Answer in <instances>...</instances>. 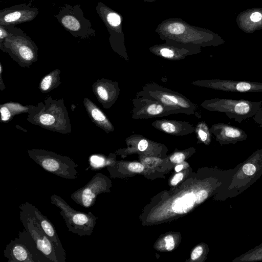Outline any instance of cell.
Returning <instances> with one entry per match:
<instances>
[{
  "instance_id": "4316f807",
  "label": "cell",
  "mask_w": 262,
  "mask_h": 262,
  "mask_svg": "<svg viewBox=\"0 0 262 262\" xmlns=\"http://www.w3.org/2000/svg\"><path fill=\"white\" fill-rule=\"evenodd\" d=\"M1 120L3 122L8 121L13 116L9 107L6 104L1 106Z\"/></svg>"
},
{
  "instance_id": "277c9868",
  "label": "cell",
  "mask_w": 262,
  "mask_h": 262,
  "mask_svg": "<svg viewBox=\"0 0 262 262\" xmlns=\"http://www.w3.org/2000/svg\"><path fill=\"white\" fill-rule=\"evenodd\" d=\"M201 106L212 112L225 113L230 119L240 123L254 117L262 109V101H252L244 99L213 98L205 100Z\"/></svg>"
},
{
  "instance_id": "e0dca14e",
  "label": "cell",
  "mask_w": 262,
  "mask_h": 262,
  "mask_svg": "<svg viewBox=\"0 0 262 262\" xmlns=\"http://www.w3.org/2000/svg\"><path fill=\"white\" fill-rule=\"evenodd\" d=\"M151 125L159 130L176 136L186 135L195 131V128L192 125L185 121L157 120Z\"/></svg>"
},
{
  "instance_id": "8d00e7d4",
  "label": "cell",
  "mask_w": 262,
  "mask_h": 262,
  "mask_svg": "<svg viewBox=\"0 0 262 262\" xmlns=\"http://www.w3.org/2000/svg\"><path fill=\"white\" fill-rule=\"evenodd\" d=\"M262 18V15L258 12L253 13L250 16V19L254 22H257Z\"/></svg>"
},
{
  "instance_id": "44dd1931",
  "label": "cell",
  "mask_w": 262,
  "mask_h": 262,
  "mask_svg": "<svg viewBox=\"0 0 262 262\" xmlns=\"http://www.w3.org/2000/svg\"><path fill=\"white\" fill-rule=\"evenodd\" d=\"M262 261V243L235 258L232 262H256Z\"/></svg>"
},
{
  "instance_id": "d6a6232c",
  "label": "cell",
  "mask_w": 262,
  "mask_h": 262,
  "mask_svg": "<svg viewBox=\"0 0 262 262\" xmlns=\"http://www.w3.org/2000/svg\"><path fill=\"white\" fill-rule=\"evenodd\" d=\"M160 53L162 56L168 59L172 58L174 56V52L168 48H162Z\"/></svg>"
},
{
  "instance_id": "52a82bcc",
  "label": "cell",
  "mask_w": 262,
  "mask_h": 262,
  "mask_svg": "<svg viewBox=\"0 0 262 262\" xmlns=\"http://www.w3.org/2000/svg\"><path fill=\"white\" fill-rule=\"evenodd\" d=\"M50 199L51 204L60 209L59 213L69 231L81 237L92 234L98 219L92 212L85 213L77 211L56 194L51 195Z\"/></svg>"
},
{
  "instance_id": "ac0fdd59",
  "label": "cell",
  "mask_w": 262,
  "mask_h": 262,
  "mask_svg": "<svg viewBox=\"0 0 262 262\" xmlns=\"http://www.w3.org/2000/svg\"><path fill=\"white\" fill-rule=\"evenodd\" d=\"M84 105L92 121L107 133L114 131V128L107 116L93 102L84 98Z\"/></svg>"
},
{
  "instance_id": "8fae6325",
  "label": "cell",
  "mask_w": 262,
  "mask_h": 262,
  "mask_svg": "<svg viewBox=\"0 0 262 262\" xmlns=\"http://www.w3.org/2000/svg\"><path fill=\"white\" fill-rule=\"evenodd\" d=\"M4 46L19 63H31L36 60V51L32 42L23 37L8 36L5 39Z\"/></svg>"
},
{
  "instance_id": "3957f363",
  "label": "cell",
  "mask_w": 262,
  "mask_h": 262,
  "mask_svg": "<svg viewBox=\"0 0 262 262\" xmlns=\"http://www.w3.org/2000/svg\"><path fill=\"white\" fill-rule=\"evenodd\" d=\"M30 111L29 121L48 129L65 133L71 129L66 108L61 101L48 100Z\"/></svg>"
},
{
  "instance_id": "cb8c5ba5",
  "label": "cell",
  "mask_w": 262,
  "mask_h": 262,
  "mask_svg": "<svg viewBox=\"0 0 262 262\" xmlns=\"http://www.w3.org/2000/svg\"><path fill=\"white\" fill-rule=\"evenodd\" d=\"M198 138L201 141L206 144L211 141V132L207 124L204 121L198 124L195 128Z\"/></svg>"
},
{
  "instance_id": "1f68e13d",
  "label": "cell",
  "mask_w": 262,
  "mask_h": 262,
  "mask_svg": "<svg viewBox=\"0 0 262 262\" xmlns=\"http://www.w3.org/2000/svg\"><path fill=\"white\" fill-rule=\"evenodd\" d=\"M203 249L202 247L198 246L192 251L191 254V258L192 260H196L200 257L203 253Z\"/></svg>"
},
{
  "instance_id": "ba28073f",
  "label": "cell",
  "mask_w": 262,
  "mask_h": 262,
  "mask_svg": "<svg viewBox=\"0 0 262 262\" xmlns=\"http://www.w3.org/2000/svg\"><path fill=\"white\" fill-rule=\"evenodd\" d=\"M108 184L106 177L97 173L86 185L73 192L71 198L83 207H91L94 205L99 194L107 191Z\"/></svg>"
},
{
  "instance_id": "603a6c76",
  "label": "cell",
  "mask_w": 262,
  "mask_h": 262,
  "mask_svg": "<svg viewBox=\"0 0 262 262\" xmlns=\"http://www.w3.org/2000/svg\"><path fill=\"white\" fill-rule=\"evenodd\" d=\"M62 25L71 32H78L81 29V24L79 20L74 16L71 14L63 15L61 19Z\"/></svg>"
},
{
  "instance_id": "7a4b0ae2",
  "label": "cell",
  "mask_w": 262,
  "mask_h": 262,
  "mask_svg": "<svg viewBox=\"0 0 262 262\" xmlns=\"http://www.w3.org/2000/svg\"><path fill=\"white\" fill-rule=\"evenodd\" d=\"M262 175V149H257L233 169L227 180L226 196L231 198L242 193Z\"/></svg>"
},
{
  "instance_id": "2e32d148",
  "label": "cell",
  "mask_w": 262,
  "mask_h": 262,
  "mask_svg": "<svg viewBox=\"0 0 262 262\" xmlns=\"http://www.w3.org/2000/svg\"><path fill=\"white\" fill-rule=\"evenodd\" d=\"M4 253L8 262H36L30 250L19 237L10 241Z\"/></svg>"
},
{
  "instance_id": "9a60e30c",
  "label": "cell",
  "mask_w": 262,
  "mask_h": 262,
  "mask_svg": "<svg viewBox=\"0 0 262 262\" xmlns=\"http://www.w3.org/2000/svg\"><path fill=\"white\" fill-rule=\"evenodd\" d=\"M37 14L36 9L25 6L4 9L0 12V24L2 26L15 25L31 21Z\"/></svg>"
},
{
  "instance_id": "f1b7e54d",
  "label": "cell",
  "mask_w": 262,
  "mask_h": 262,
  "mask_svg": "<svg viewBox=\"0 0 262 262\" xmlns=\"http://www.w3.org/2000/svg\"><path fill=\"white\" fill-rule=\"evenodd\" d=\"M195 202L200 204L205 201L208 196V193L205 190H201L198 191L195 194Z\"/></svg>"
},
{
  "instance_id": "4fadbf2b",
  "label": "cell",
  "mask_w": 262,
  "mask_h": 262,
  "mask_svg": "<svg viewBox=\"0 0 262 262\" xmlns=\"http://www.w3.org/2000/svg\"><path fill=\"white\" fill-rule=\"evenodd\" d=\"M31 205L37 222L55 247L58 262H65L66 251L62 247L53 224L37 207L32 204Z\"/></svg>"
},
{
  "instance_id": "8992f818",
  "label": "cell",
  "mask_w": 262,
  "mask_h": 262,
  "mask_svg": "<svg viewBox=\"0 0 262 262\" xmlns=\"http://www.w3.org/2000/svg\"><path fill=\"white\" fill-rule=\"evenodd\" d=\"M29 156L45 170L66 179L78 177V165L69 157L44 149L28 150Z\"/></svg>"
},
{
  "instance_id": "9c48e42d",
  "label": "cell",
  "mask_w": 262,
  "mask_h": 262,
  "mask_svg": "<svg viewBox=\"0 0 262 262\" xmlns=\"http://www.w3.org/2000/svg\"><path fill=\"white\" fill-rule=\"evenodd\" d=\"M195 83L199 86L227 92H262V83L254 81L215 79Z\"/></svg>"
},
{
  "instance_id": "7c38bea8",
  "label": "cell",
  "mask_w": 262,
  "mask_h": 262,
  "mask_svg": "<svg viewBox=\"0 0 262 262\" xmlns=\"http://www.w3.org/2000/svg\"><path fill=\"white\" fill-rule=\"evenodd\" d=\"M210 130L222 145L234 144L247 139L248 137L246 133L242 128L224 123L213 124Z\"/></svg>"
},
{
  "instance_id": "f546056e",
  "label": "cell",
  "mask_w": 262,
  "mask_h": 262,
  "mask_svg": "<svg viewBox=\"0 0 262 262\" xmlns=\"http://www.w3.org/2000/svg\"><path fill=\"white\" fill-rule=\"evenodd\" d=\"M185 159V155L182 152H177L173 154L170 158L171 162L174 163H179Z\"/></svg>"
},
{
  "instance_id": "6da1fadb",
  "label": "cell",
  "mask_w": 262,
  "mask_h": 262,
  "mask_svg": "<svg viewBox=\"0 0 262 262\" xmlns=\"http://www.w3.org/2000/svg\"><path fill=\"white\" fill-rule=\"evenodd\" d=\"M31 204L19 205L20 220L25 229L18 237L33 255L36 262H58L55 247L34 215Z\"/></svg>"
},
{
  "instance_id": "d4e9b609",
  "label": "cell",
  "mask_w": 262,
  "mask_h": 262,
  "mask_svg": "<svg viewBox=\"0 0 262 262\" xmlns=\"http://www.w3.org/2000/svg\"><path fill=\"white\" fill-rule=\"evenodd\" d=\"M185 30L184 26L180 23H173L170 24L168 27V31L173 34H180L184 32Z\"/></svg>"
},
{
  "instance_id": "7402d4cb",
  "label": "cell",
  "mask_w": 262,
  "mask_h": 262,
  "mask_svg": "<svg viewBox=\"0 0 262 262\" xmlns=\"http://www.w3.org/2000/svg\"><path fill=\"white\" fill-rule=\"evenodd\" d=\"M88 161L89 166L85 169V170L89 169L93 171L98 170L111 163L110 159H106L103 155L100 154L91 155Z\"/></svg>"
},
{
  "instance_id": "74e56055",
  "label": "cell",
  "mask_w": 262,
  "mask_h": 262,
  "mask_svg": "<svg viewBox=\"0 0 262 262\" xmlns=\"http://www.w3.org/2000/svg\"><path fill=\"white\" fill-rule=\"evenodd\" d=\"M2 27L1 25L0 28V38L1 41H2L3 39H5L8 36V32Z\"/></svg>"
},
{
  "instance_id": "ffe728a7",
  "label": "cell",
  "mask_w": 262,
  "mask_h": 262,
  "mask_svg": "<svg viewBox=\"0 0 262 262\" xmlns=\"http://www.w3.org/2000/svg\"><path fill=\"white\" fill-rule=\"evenodd\" d=\"M59 74L60 71L56 69L45 76L40 82V90L43 93H47L57 86L60 83Z\"/></svg>"
},
{
  "instance_id": "30bf717a",
  "label": "cell",
  "mask_w": 262,
  "mask_h": 262,
  "mask_svg": "<svg viewBox=\"0 0 262 262\" xmlns=\"http://www.w3.org/2000/svg\"><path fill=\"white\" fill-rule=\"evenodd\" d=\"M132 118L134 119L161 117L174 114L161 103L150 98L137 95L133 100Z\"/></svg>"
},
{
  "instance_id": "5bb4252c",
  "label": "cell",
  "mask_w": 262,
  "mask_h": 262,
  "mask_svg": "<svg viewBox=\"0 0 262 262\" xmlns=\"http://www.w3.org/2000/svg\"><path fill=\"white\" fill-rule=\"evenodd\" d=\"M93 90L98 101L106 108H110L115 102L120 93L117 82L104 79L95 82Z\"/></svg>"
},
{
  "instance_id": "d6986e66",
  "label": "cell",
  "mask_w": 262,
  "mask_h": 262,
  "mask_svg": "<svg viewBox=\"0 0 262 262\" xmlns=\"http://www.w3.org/2000/svg\"><path fill=\"white\" fill-rule=\"evenodd\" d=\"M195 202V194L193 193H187L182 197L176 199L172 204V208L176 213H185L191 209Z\"/></svg>"
},
{
  "instance_id": "f35d334b",
  "label": "cell",
  "mask_w": 262,
  "mask_h": 262,
  "mask_svg": "<svg viewBox=\"0 0 262 262\" xmlns=\"http://www.w3.org/2000/svg\"><path fill=\"white\" fill-rule=\"evenodd\" d=\"M183 168V165L180 164V165H178L176 167H175V170L177 171V172H179L180 170H182V169Z\"/></svg>"
},
{
  "instance_id": "83f0119b",
  "label": "cell",
  "mask_w": 262,
  "mask_h": 262,
  "mask_svg": "<svg viewBox=\"0 0 262 262\" xmlns=\"http://www.w3.org/2000/svg\"><path fill=\"white\" fill-rule=\"evenodd\" d=\"M128 168L132 172L139 173L143 170L144 166L138 162H132L129 164Z\"/></svg>"
},
{
  "instance_id": "5b68a950",
  "label": "cell",
  "mask_w": 262,
  "mask_h": 262,
  "mask_svg": "<svg viewBox=\"0 0 262 262\" xmlns=\"http://www.w3.org/2000/svg\"><path fill=\"white\" fill-rule=\"evenodd\" d=\"M137 95L156 100L174 114L194 115L198 109L197 106L186 97L155 83L146 84Z\"/></svg>"
},
{
  "instance_id": "4dcf8cb0",
  "label": "cell",
  "mask_w": 262,
  "mask_h": 262,
  "mask_svg": "<svg viewBox=\"0 0 262 262\" xmlns=\"http://www.w3.org/2000/svg\"><path fill=\"white\" fill-rule=\"evenodd\" d=\"M165 248L167 250L171 251L174 247L173 238L171 235H167L165 237Z\"/></svg>"
},
{
  "instance_id": "836d02e7",
  "label": "cell",
  "mask_w": 262,
  "mask_h": 262,
  "mask_svg": "<svg viewBox=\"0 0 262 262\" xmlns=\"http://www.w3.org/2000/svg\"><path fill=\"white\" fill-rule=\"evenodd\" d=\"M149 143L146 139H141L138 143L137 147L139 150L141 151H145L148 147Z\"/></svg>"
},
{
  "instance_id": "d590c367",
  "label": "cell",
  "mask_w": 262,
  "mask_h": 262,
  "mask_svg": "<svg viewBox=\"0 0 262 262\" xmlns=\"http://www.w3.org/2000/svg\"><path fill=\"white\" fill-rule=\"evenodd\" d=\"M254 121L259 124V126L262 127V109L259 111L253 117Z\"/></svg>"
},
{
  "instance_id": "484cf974",
  "label": "cell",
  "mask_w": 262,
  "mask_h": 262,
  "mask_svg": "<svg viewBox=\"0 0 262 262\" xmlns=\"http://www.w3.org/2000/svg\"><path fill=\"white\" fill-rule=\"evenodd\" d=\"M108 23L114 27L118 26L121 23V19L118 14L114 12L109 13L106 16Z\"/></svg>"
},
{
  "instance_id": "e575fe53",
  "label": "cell",
  "mask_w": 262,
  "mask_h": 262,
  "mask_svg": "<svg viewBox=\"0 0 262 262\" xmlns=\"http://www.w3.org/2000/svg\"><path fill=\"white\" fill-rule=\"evenodd\" d=\"M183 178V173L182 172H179L175 174L171 181V184L172 185H176L179 183Z\"/></svg>"
}]
</instances>
